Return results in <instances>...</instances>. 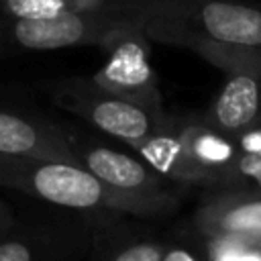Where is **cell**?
Returning a JSON list of instances; mask_svg holds the SVG:
<instances>
[{
  "instance_id": "4fadbf2b",
  "label": "cell",
  "mask_w": 261,
  "mask_h": 261,
  "mask_svg": "<svg viewBox=\"0 0 261 261\" xmlns=\"http://www.w3.org/2000/svg\"><path fill=\"white\" fill-rule=\"evenodd\" d=\"M204 239V253L208 261H261V241L230 234H214Z\"/></svg>"
},
{
  "instance_id": "5b68a950",
  "label": "cell",
  "mask_w": 261,
  "mask_h": 261,
  "mask_svg": "<svg viewBox=\"0 0 261 261\" xmlns=\"http://www.w3.org/2000/svg\"><path fill=\"white\" fill-rule=\"evenodd\" d=\"M96 214L65 210L20 220L0 234V261H75L90 253Z\"/></svg>"
},
{
  "instance_id": "52a82bcc",
  "label": "cell",
  "mask_w": 261,
  "mask_h": 261,
  "mask_svg": "<svg viewBox=\"0 0 261 261\" xmlns=\"http://www.w3.org/2000/svg\"><path fill=\"white\" fill-rule=\"evenodd\" d=\"M65 128L71 151L75 153L77 161L108 188L130 198L153 202L161 206L167 214H173L179 208V196L165 184V177L157 173L149 163L139 161L128 153L118 151L102 141H96L94 137H88L73 126Z\"/></svg>"
},
{
  "instance_id": "8992f818",
  "label": "cell",
  "mask_w": 261,
  "mask_h": 261,
  "mask_svg": "<svg viewBox=\"0 0 261 261\" xmlns=\"http://www.w3.org/2000/svg\"><path fill=\"white\" fill-rule=\"evenodd\" d=\"M49 100L61 110L86 120L90 126L120 139L128 147L147 137L163 118L126 102L92 82V77H67L47 86Z\"/></svg>"
},
{
  "instance_id": "8fae6325",
  "label": "cell",
  "mask_w": 261,
  "mask_h": 261,
  "mask_svg": "<svg viewBox=\"0 0 261 261\" xmlns=\"http://www.w3.org/2000/svg\"><path fill=\"white\" fill-rule=\"evenodd\" d=\"M167 243L157 239H118L102 222L94 218V239L88 261H161Z\"/></svg>"
},
{
  "instance_id": "ba28073f",
  "label": "cell",
  "mask_w": 261,
  "mask_h": 261,
  "mask_svg": "<svg viewBox=\"0 0 261 261\" xmlns=\"http://www.w3.org/2000/svg\"><path fill=\"white\" fill-rule=\"evenodd\" d=\"M222 71L224 84L202 118L216 130L234 137L261 112V51L245 49Z\"/></svg>"
},
{
  "instance_id": "7c38bea8",
  "label": "cell",
  "mask_w": 261,
  "mask_h": 261,
  "mask_svg": "<svg viewBox=\"0 0 261 261\" xmlns=\"http://www.w3.org/2000/svg\"><path fill=\"white\" fill-rule=\"evenodd\" d=\"M104 2L106 0H0V12L6 18H51Z\"/></svg>"
},
{
  "instance_id": "e0dca14e",
  "label": "cell",
  "mask_w": 261,
  "mask_h": 261,
  "mask_svg": "<svg viewBox=\"0 0 261 261\" xmlns=\"http://www.w3.org/2000/svg\"><path fill=\"white\" fill-rule=\"evenodd\" d=\"M14 222H16V212H14V208H12L4 198H0V234H4Z\"/></svg>"
},
{
  "instance_id": "5bb4252c",
  "label": "cell",
  "mask_w": 261,
  "mask_h": 261,
  "mask_svg": "<svg viewBox=\"0 0 261 261\" xmlns=\"http://www.w3.org/2000/svg\"><path fill=\"white\" fill-rule=\"evenodd\" d=\"M230 186H251L261 192V159L241 153L232 169Z\"/></svg>"
},
{
  "instance_id": "277c9868",
  "label": "cell",
  "mask_w": 261,
  "mask_h": 261,
  "mask_svg": "<svg viewBox=\"0 0 261 261\" xmlns=\"http://www.w3.org/2000/svg\"><path fill=\"white\" fill-rule=\"evenodd\" d=\"M100 49L106 53V61L90 75L92 82L155 116H163V94L151 65V39L133 20H126L102 39Z\"/></svg>"
},
{
  "instance_id": "7a4b0ae2",
  "label": "cell",
  "mask_w": 261,
  "mask_h": 261,
  "mask_svg": "<svg viewBox=\"0 0 261 261\" xmlns=\"http://www.w3.org/2000/svg\"><path fill=\"white\" fill-rule=\"evenodd\" d=\"M0 186L63 210L86 214L118 212L141 218L169 216L161 206L124 196L80 163L0 155Z\"/></svg>"
},
{
  "instance_id": "9a60e30c",
  "label": "cell",
  "mask_w": 261,
  "mask_h": 261,
  "mask_svg": "<svg viewBox=\"0 0 261 261\" xmlns=\"http://www.w3.org/2000/svg\"><path fill=\"white\" fill-rule=\"evenodd\" d=\"M232 139L243 155L261 159V112L249 124H245Z\"/></svg>"
},
{
  "instance_id": "2e32d148",
  "label": "cell",
  "mask_w": 261,
  "mask_h": 261,
  "mask_svg": "<svg viewBox=\"0 0 261 261\" xmlns=\"http://www.w3.org/2000/svg\"><path fill=\"white\" fill-rule=\"evenodd\" d=\"M161 261H208V257H206V253H204V257H200V255H198L196 251H192L190 247L167 243Z\"/></svg>"
},
{
  "instance_id": "3957f363",
  "label": "cell",
  "mask_w": 261,
  "mask_h": 261,
  "mask_svg": "<svg viewBox=\"0 0 261 261\" xmlns=\"http://www.w3.org/2000/svg\"><path fill=\"white\" fill-rule=\"evenodd\" d=\"M151 41L196 35L261 51V8L232 0H114Z\"/></svg>"
},
{
  "instance_id": "30bf717a",
  "label": "cell",
  "mask_w": 261,
  "mask_h": 261,
  "mask_svg": "<svg viewBox=\"0 0 261 261\" xmlns=\"http://www.w3.org/2000/svg\"><path fill=\"white\" fill-rule=\"evenodd\" d=\"M192 220L204 237L230 234L261 241V192L251 186L212 188Z\"/></svg>"
},
{
  "instance_id": "6da1fadb",
  "label": "cell",
  "mask_w": 261,
  "mask_h": 261,
  "mask_svg": "<svg viewBox=\"0 0 261 261\" xmlns=\"http://www.w3.org/2000/svg\"><path fill=\"white\" fill-rule=\"evenodd\" d=\"M130 149L165 179L202 188H230L232 169L241 155L234 139L210 126L202 114H165Z\"/></svg>"
},
{
  "instance_id": "9c48e42d",
  "label": "cell",
  "mask_w": 261,
  "mask_h": 261,
  "mask_svg": "<svg viewBox=\"0 0 261 261\" xmlns=\"http://www.w3.org/2000/svg\"><path fill=\"white\" fill-rule=\"evenodd\" d=\"M0 155L80 163L63 124L45 114L10 106H0Z\"/></svg>"
}]
</instances>
